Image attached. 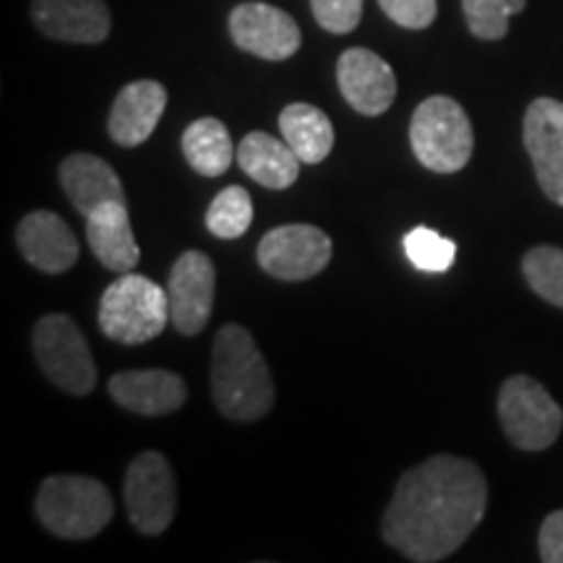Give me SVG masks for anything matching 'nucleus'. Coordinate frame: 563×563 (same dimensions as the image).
Listing matches in <instances>:
<instances>
[{"label": "nucleus", "instance_id": "25", "mask_svg": "<svg viewBox=\"0 0 563 563\" xmlns=\"http://www.w3.org/2000/svg\"><path fill=\"white\" fill-rule=\"evenodd\" d=\"M527 0H462L464 19L477 40H504L509 19L522 13Z\"/></svg>", "mask_w": 563, "mask_h": 563}, {"label": "nucleus", "instance_id": "3", "mask_svg": "<svg viewBox=\"0 0 563 563\" xmlns=\"http://www.w3.org/2000/svg\"><path fill=\"white\" fill-rule=\"evenodd\" d=\"M37 519L63 540H89L112 519V496L100 481L84 475H53L34 501Z\"/></svg>", "mask_w": 563, "mask_h": 563}, {"label": "nucleus", "instance_id": "17", "mask_svg": "<svg viewBox=\"0 0 563 563\" xmlns=\"http://www.w3.org/2000/svg\"><path fill=\"white\" fill-rule=\"evenodd\" d=\"M167 108V89L159 81L141 79L121 89L110 110L108 131L118 146L133 150L144 144L157 129L162 112Z\"/></svg>", "mask_w": 563, "mask_h": 563}, {"label": "nucleus", "instance_id": "20", "mask_svg": "<svg viewBox=\"0 0 563 563\" xmlns=\"http://www.w3.org/2000/svg\"><path fill=\"white\" fill-rule=\"evenodd\" d=\"M241 170L269 191H285L300 175V157L290 150L285 139L269 136L264 131H253L241 141L238 150Z\"/></svg>", "mask_w": 563, "mask_h": 563}, {"label": "nucleus", "instance_id": "14", "mask_svg": "<svg viewBox=\"0 0 563 563\" xmlns=\"http://www.w3.org/2000/svg\"><path fill=\"white\" fill-rule=\"evenodd\" d=\"M32 21L45 37L74 45H100L112 26L104 0H32Z\"/></svg>", "mask_w": 563, "mask_h": 563}, {"label": "nucleus", "instance_id": "29", "mask_svg": "<svg viewBox=\"0 0 563 563\" xmlns=\"http://www.w3.org/2000/svg\"><path fill=\"white\" fill-rule=\"evenodd\" d=\"M540 561L563 563V509L548 514L538 534Z\"/></svg>", "mask_w": 563, "mask_h": 563}, {"label": "nucleus", "instance_id": "10", "mask_svg": "<svg viewBox=\"0 0 563 563\" xmlns=\"http://www.w3.org/2000/svg\"><path fill=\"white\" fill-rule=\"evenodd\" d=\"M165 290L170 300L173 327L186 336L201 334L211 319L217 290V272L207 253H180L178 262L173 264Z\"/></svg>", "mask_w": 563, "mask_h": 563}, {"label": "nucleus", "instance_id": "28", "mask_svg": "<svg viewBox=\"0 0 563 563\" xmlns=\"http://www.w3.org/2000/svg\"><path fill=\"white\" fill-rule=\"evenodd\" d=\"M382 11L405 30H428L439 13L435 0H378Z\"/></svg>", "mask_w": 563, "mask_h": 563}, {"label": "nucleus", "instance_id": "12", "mask_svg": "<svg viewBox=\"0 0 563 563\" xmlns=\"http://www.w3.org/2000/svg\"><path fill=\"white\" fill-rule=\"evenodd\" d=\"M525 146L543 194L563 207V102L540 97L527 108Z\"/></svg>", "mask_w": 563, "mask_h": 563}, {"label": "nucleus", "instance_id": "21", "mask_svg": "<svg viewBox=\"0 0 563 563\" xmlns=\"http://www.w3.org/2000/svg\"><path fill=\"white\" fill-rule=\"evenodd\" d=\"M279 131L302 165H319L329 157L334 146L332 121L308 102L287 104L279 112Z\"/></svg>", "mask_w": 563, "mask_h": 563}, {"label": "nucleus", "instance_id": "24", "mask_svg": "<svg viewBox=\"0 0 563 563\" xmlns=\"http://www.w3.org/2000/svg\"><path fill=\"white\" fill-rule=\"evenodd\" d=\"M522 272L527 285L540 298L563 308V251L555 245H538L527 251L522 258Z\"/></svg>", "mask_w": 563, "mask_h": 563}, {"label": "nucleus", "instance_id": "23", "mask_svg": "<svg viewBox=\"0 0 563 563\" xmlns=\"http://www.w3.org/2000/svg\"><path fill=\"white\" fill-rule=\"evenodd\" d=\"M253 222V201L243 186H228L214 196L207 209V228L220 241H235L249 232Z\"/></svg>", "mask_w": 563, "mask_h": 563}, {"label": "nucleus", "instance_id": "8", "mask_svg": "<svg viewBox=\"0 0 563 563\" xmlns=\"http://www.w3.org/2000/svg\"><path fill=\"white\" fill-rule=\"evenodd\" d=\"M125 511L141 534H162L178 509V488L170 462L159 452H144L125 473Z\"/></svg>", "mask_w": 563, "mask_h": 563}, {"label": "nucleus", "instance_id": "22", "mask_svg": "<svg viewBox=\"0 0 563 563\" xmlns=\"http://www.w3.org/2000/svg\"><path fill=\"white\" fill-rule=\"evenodd\" d=\"M183 154L203 178H220L238 157L228 125L217 118H199L183 131Z\"/></svg>", "mask_w": 563, "mask_h": 563}, {"label": "nucleus", "instance_id": "6", "mask_svg": "<svg viewBox=\"0 0 563 563\" xmlns=\"http://www.w3.org/2000/svg\"><path fill=\"white\" fill-rule=\"evenodd\" d=\"M32 347L37 363L58 389L84 397L95 389L97 368L87 336L66 313H47L34 323Z\"/></svg>", "mask_w": 563, "mask_h": 563}, {"label": "nucleus", "instance_id": "15", "mask_svg": "<svg viewBox=\"0 0 563 563\" xmlns=\"http://www.w3.org/2000/svg\"><path fill=\"white\" fill-rule=\"evenodd\" d=\"M110 397L123 410L159 418L178 412L188 399V386L173 371H123L108 382Z\"/></svg>", "mask_w": 563, "mask_h": 563}, {"label": "nucleus", "instance_id": "16", "mask_svg": "<svg viewBox=\"0 0 563 563\" xmlns=\"http://www.w3.org/2000/svg\"><path fill=\"white\" fill-rule=\"evenodd\" d=\"M21 256L45 274H63L79 262V241L53 211H30L16 228Z\"/></svg>", "mask_w": 563, "mask_h": 563}, {"label": "nucleus", "instance_id": "13", "mask_svg": "<svg viewBox=\"0 0 563 563\" xmlns=\"http://www.w3.org/2000/svg\"><path fill=\"white\" fill-rule=\"evenodd\" d=\"M336 84L344 100L361 115H384L397 97V76L382 55L365 47H350L336 60Z\"/></svg>", "mask_w": 563, "mask_h": 563}, {"label": "nucleus", "instance_id": "19", "mask_svg": "<svg viewBox=\"0 0 563 563\" xmlns=\"http://www.w3.org/2000/svg\"><path fill=\"white\" fill-rule=\"evenodd\" d=\"M60 186L79 214L89 217L102 203L125 201L123 183L108 162L95 154H70L60 162Z\"/></svg>", "mask_w": 563, "mask_h": 563}, {"label": "nucleus", "instance_id": "7", "mask_svg": "<svg viewBox=\"0 0 563 563\" xmlns=\"http://www.w3.org/2000/svg\"><path fill=\"white\" fill-rule=\"evenodd\" d=\"M498 418L506 439L522 452L551 449L563 428L561 405L530 376L506 378L498 391Z\"/></svg>", "mask_w": 563, "mask_h": 563}, {"label": "nucleus", "instance_id": "11", "mask_svg": "<svg viewBox=\"0 0 563 563\" xmlns=\"http://www.w3.org/2000/svg\"><path fill=\"white\" fill-rule=\"evenodd\" d=\"M230 37L243 53L264 60H287L300 51V30L290 13L269 3H241L232 9Z\"/></svg>", "mask_w": 563, "mask_h": 563}, {"label": "nucleus", "instance_id": "27", "mask_svg": "<svg viewBox=\"0 0 563 563\" xmlns=\"http://www.w3.org/2000/svg\"><path fill=\"white\" fill-rule=\"evenodd\" d=\"M313 16L332 34H350L361 24L363 0H311Z\"/></svg>", "mask_w": 563, "mask_h": 563}, {"label": "nucleus", "instance_id": "1", "mask_svg": "<svg viewBox=\"0 0 563 563\" xmlns=\"http://www.w3.org/2000/svg\"><path fill=\"white\" fill-rule=\"evenodd\" d=\"M488 509V483L475 462L435 454L399 477L384 511L382 534L405 559H449Z\"/></svg>", "mask_w": 563, "mask_h": 563}, {"label": "nucleus", "instance_id": "9", "mask_svg": "<svg viewBox=\"0 0 563 563\" xmlns=\"http://www.w3.org/2000/svg\"><path fill=\"white\" fill-rule=\"evenodd\" d=\"M256 256L269 277L302 282L332 262V238L313 224H282L262 238Z\"/></svg>", "mask_w": 563, "mask_h": 563}, {"label": "nucleus", "instance_id": "18", "mask_svg": "<svg viewBox=\"0 0 563 563\" xmlns=\"http://www.w3.org/2000/svg\"><path fill=\"white\" fill-rule=\"evenodd\" d=\"M87 241L91 253L104 269L129 274L136 269L141 251L131 230V217L125 201L102 203L87 217Z\"/></svg>", "mask_w": 563, "mask_h": 563}, {"label": "nucleus", "instance_id": "26", "mask_svg": "<svg viewBox=\"0 0 563 563\" xmlns=\"http://www.w3.org/2000/svg\"><path fill=\"white\" fill-rule=\"evenodd\" d=\"M405 253L420 272L441 274L452 269L456 245L449 238L439 235L435 230L420 224V228H412L405 235Z\"/></svg>", "mask_w": 563, "mask_h": 563}, {"label": "nucleus", "instance_id": "4", "mask_svg": "<svg viewBox=\"0 0 563 563\" xmlns=\"http://www.w3.org/2000/svg\"><path fill=\"white\" fill-rule=\"evenodd\" d=\"M102 334L118 344H146L165 332L170 323V300L167 290L144 274H121L100 300Z\"/></svg>", "mask_w": 563, "mask_h": 563}, {"label": "nucleus", "instance_id": "5", "mask_svg": "<svg viewBox=\"0 0 563 563\" xmlns=\"http://www.w3.org/2000/svg\"><path fill=\"white\" fill-rule=\"evenodd\" d=\"M410 144L420 165L431 173H460L475 150L473 123L452 97H428L412 115Z\"/></svg>", "mask_w": 563, "mask_h": 563}, {"label": "nucleus", "instance_id": "2", "mask_svg": "<svg viewBox=\"0 0 563 563\" xmlns=\"http://www.w3.org/2000/svg\"><path fill=\"white\" fill-rule=\"evenodd\" d=\"M211 399L224 418L251 422L274 407L269 365L258 352L249 329L228 323L211 350Z\"/></svg>", "mask_w": 563, "mask_h": 563}]
</instances>
